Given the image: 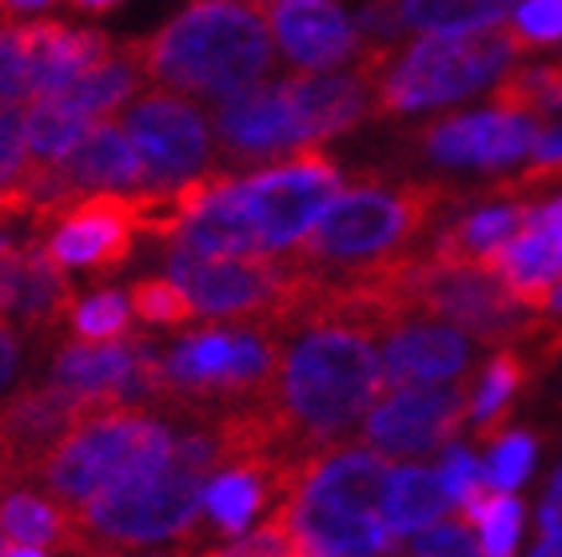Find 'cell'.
Here are the masks:
<instances>
[{"mask_svg":"<svg viewBox=\"0 0 562 557\" xmlns=\"http://www.w3.org/2000/svg\"><path fill=\"white\" fill-rule=\"evenodd\" d=\"M371 339L375 334L347 322H312L283 351L276 410L295 458L319 462L371 414L383 395V366Z\"/></svg>","mask_w":562,"mask_h":557,"instance_id":"6da1fadb","label":"cell"},{"mask_svg":"<svg viewBox=\"0 0 562 557\" xmlns=\"http://www.w3.org/2000/svg\"><path fill=\"white\" fill-rule=\"evenodd\" d=\"M212 470H224V451L204 407L184 422V434H176L172 454L160 466L132 474L72 510L76 534L68 554L100 557L120 546L136 549L172 542L195 530L204 514V490L212 482Z\"/></svg>","mask_w":562,"mask_h":557,"instance_id":"7a4b0ae2","label":"cell"},{"mask_svg":"<svg viewBox=\"0 0 562 557\" xmlns=\"http://www.w3.org/2000/svg\"><path fill=\"white\" fill-rule=\"evenodd\" d=\"M132 44L148 80L188 96L224 100L260 84L276 65V36L263 12L239 0H195L160 33Z\"/></svg>","mask_w":562,"mask_h":557,"instance_id":"3957f363","label":"cell"},{"mask_svg":"<svg viewBox=\"0 0 562 557\" xmlns=\"http://www.w3.org/2000/svg\"><path fill=\"white\" fill-rule=\"evenodd\" d=\"M447 204L451 192L443 183H356L331 200L319 224L288 255L312 275H356L403 255Z\"/></svg>","mask_w":562,"mask_h":557,"instance_id":"277c9868","label":"cell"},{"mask_svg":"<svg viewBox=\"0 0 562 557\" xmlns=\"http://www.w3.org/2000/svg\"><path fill=\"white\" fill-rule=\"evenodd\" d=\"M387 474V458L375 451H331L280 505L315 557H387L400 542L379 510Z\"/></svg>","mask_w":562,"mask_h":557,"instance_id":"5b68a950","label":"cell"},{"mask_svg":"<svg viewBox=\"0 0 562 557\" xmlns=\"http://www.w3.org/2000/svg\"><path fill=\"white\" fill-rule=\"evenodd\" d=\"M176 446L168 418L144 407H88L33 482L65 510H80L109 486L160 466Z\"/></svg>","mask_w":562,"mask_h":557,"instance_id":"8992f818","label":"cell"},{"mask_svg":"<svg viewBox=\"0 0 562 557\" xmlns=\"http://www.w3.org/2000/svg\"><path fill=\"white\" fill-rule=\"evenodd\" d=\"M519 56L507 24L479 33H431L403 53H391L375 80V116H407L435 104L475 96Z\"/></svg>","mask_w":562,"mask_h":557,"instance_id":"52a82bcc","label":"cell"},{"mask_svg":"<svg viewBox=\"0 0 562 557\" xmlns=\"http://www.w3.org/2000/svg\"><path fill=\"white\" fill-rule=\"evenodd\" d=\"M276 339L280 334L263 322H248L244 331H200L176 339L160 354L164 378L176 398L172 410L180 402L227 407L271 395L283 363V346Z\"/></svg>","mask_w":562,"mask_h":557,"instance_id":"ba28073f","label":"cell"},{"mask_svg":"<svg viewBox=\"0 0 562 557\" xmlns=\"http://www.w3.org/2000/svg\"><path fill=\"white\" fill-rule=\"evenodd\" d=\"M407 299L419 319L451 322L491 346L515 343L530 322V315H522V307L491 271L471 263H443L431 251L427 255L412 251L407 259Z\"/></svg>","mask_w":562,"mask_h":557,"instance_id":"9c48e42d","label":"cell"},{"mask_svg":"<svg viewBox=\"0 0 562 557\" xmlns=\"http://www.w3.org/2000/svg\"><path fill=\"white\" fill-rule=\"evenodd\" d=\"M36 231H48L44 247L60 268L116 275L132 259L140 236V192H92L72 204L33 219Z\"/></svg>","mask_w":562,"mask_h":557,"instance_id":"30bf717a","label":"cell"},{"mask_svg":"<svg viewBox=\"0 0 562 557\" xmlns=\"http://www.w3.org/2000/svg\"><path fill=\"white\" fill-rule=\"evenodd\" d=\"M239 192L260 227L263 251H292L339 195V168L324 151L303 148L271 172L244 175Z\"/></svg>","mask_w":562,"mask_h":557,"instance_id":"8fae6325","label":"cell"},{"mask_svg":"<svg viewBox=\"0 0 562 557\" xmlns=\"http://www.w3.org/2000/svg\"><path fill=\"white\" fill-rule=\"evenodd\" d=\"M124 132L144 160V187L164 192L192 180L212 160V132L207 116L192 100L172 92H148L128 107Z\"/></svg>","mask_w":562,"mask_h":557,"instance_id":"7c38bea8","label":"cell"},{"mask_svg":"<svg viewBox=\"0 0 562 557\" xmlns=\"http://www.w3.org/2000/svg\"><path fill=\"white\" fill-rule=\"evenodd\" d=\"M471 386H400L375 402L363 442L383 458H423L451 446L471 414Z\"/></svg>","mask_w":562,"mask_h":557,"instance_id":"4fadbf2b","label":"cell"},{"mask_svg":"<svg viewBox=\"0 0 562 557\" xmlns=\"http://www.w3.org/2000/svg\"><path fill=\"white\" fill-rule=\"evenodd\" d=\"M85 410L80 398L53 383L24 386L9 402H0V493L33 482L44 458L65 442Z\"/></svg>","mask_w":562,"mask_h":557,"instance_id":"5bb4252c","label":"cell"},{"mask_svg":"<svg viewBox=\"0 0 562 557\" xmlns=\"http://www.w3.org/2000/svg\"><path fill=\"white\" fill-rule=\"evenodd\" d=\"M212 128H216L220 151L232 163H268L283 151L307 148L283 80H260L216 100Z\"/></svg>","mask_w":562,"mask_h":557,"instance_id":"9a60e30c","label":"cell"},{"mask_svg":"<svg viewBox=\"0 0 562 557\" xmlns=\"http://www.w3.org/2000/svg\"><path fill=\"white\" fill-rule=\"evenodd\" d=\"M483 271H491L507 287L522 311H547L554 287L562 283V195L551 204L530 207L522 231L498 247Z\"/></svg>","mask_w":562,"mask_h":557,"instance_id":"2e32d148","label":"cell"},{"mask_svg":"<svg viewBox=\"0 0 562 557\" xmlns=\"http://www.w3.org/2000/svg\"><path fill=\"white\" fill-rule=\"evenodd\" d=\"M542 124L515 112H475V116L435 120L419 132L423 151L451 168H507L535 151Z\"/></svg>","mask_w":562,"mask_h":557,"instance_id":"e0dca14e","label":"cell"},{"mask_svg":"<svg viewBox=\"0 0 562 557\" xmlns=\"http://www.w3.org/2000/svg\"><path fill=\"white\" fill-rule=\"evenodd\" d=\"M351 65V72H303L283 80L307 148L351 132L375 112V72L363 60Z\"/></svg>","mask_w":562,"mask_h":557,"instance_id":"ac0fdd59","label":"cell"},{"mask_svg":"<svg viewBox=\"0 0 562 557\" xmlns=\"http://www.w3.org/2000/svg\"><path fill=\"white\" fill-rule=\"evenodd\" d=\"M268 29L283 56L307 72L347 65L368 44L336 0H280L268 12Z\"/></svg>","mask_w":562,"mask_h":557,"instance_id":"d6986e66","label":"cell"},{"mask_svg":"<svg viewBox=\"0 0 562 557\" xmlns=\"http://www.w3.org/2000/svg\"><path fill=\"white\" fill-rule=\"evenodd\" d=\"M383 390L400 386H431L454 378L471 359L467 334L451 322L439 319H412L400 322L391 334H383Z\"/></svg>","mask_w":562,"mask_h":557,"instance_id":"ffe728a7","label":"cell"},{"mask_svg":"<svg viewBox=\"0 0 562 557\" xmlns=\"http://www.w3.org/2000/svg\"><path fill=\"white\" fill-rule=\"evenodd\" d=\"M168 243H172L168 251H184V255H260V227L244 204L236 175H227Z\"/></svg>","mask_w":562,"mask_h":557,"instance_id":"44dd1931","label":"cell"},{"mask_svg":"<svg viewBox=\"0 0 562 557\" xmlns=\"http://www.w3.org/2000/svg\"><path fill=\"white\" fill-rule=\"evenodd\" d=\"M24 48H29V65H33V92L36 100L56 96L60 88H68L80 72L100 65L112 53V44L104 33L92 29H68L56 21H33L21 24Z\"/></svg>","mask_w":562,"mask_h":557,"instance_id":"7402d4cb","label":"cell"},{"mask_svg":"<svg viewBox=\"0 0 562 557\" xmlns=\"http://www.w3.org/2000/svg\"><path fill=\"white\" fill-rule=\"evenodd\" d=\"M72 307H76L72 278H68V271L48 255L41 231L33 227V236L24 243L21 275H16V299H12L9 319L21 322L24 331L56 334L65 327Z\"/></svg>","mask_w":562,"mask_h":557,"instance_id":"603a6c76","label":"cell"},{"mask_svg":"<svg viewBox=\"0 0 562 557\" xmlns=\"http://www.w3.org/2000/svg\"><path fill=\"white\" fill-rule=\"evenodd\" d=\"M144 80L140 56H136V44H124V48H112L100 65H92L88 72H80L68 88H60L53 100H60L65 107H72L76 116L100 124L104 116H112L116 107H124L136 88Z\"/></svg>","mask_w":562,"mask_h":557,"instance_id":"cb8c5ba5","label":"cell"},{"mask_svg":"<svg viewBox=\"0 0 562 557\" xmlns=\"http://www.w3.org/2000/svg\"><path fill=\"white\" fill-rule=\"evenodd\" d=\"M527 215H530V204H522V200H503L498 207H479V212L454 219L443 236L435 239L431 255L443 259V263H471V268H483L498 247L519 236L522 224H527Z\"/></svg>","mask_w":562,"mask_h":557,"instance_id":"d4e9b609","label":"cell"},{"mask_svg":"<svg viewBox=\"0 0 562 557\" xmlns=\"http://www.w3.org/2000/svg\"><path fill=\"white\" fill-rule=\"evenodd\" d=\"M76 522L72 510L56 505L48 493L16 490L0 493V537L12 546H36V549H65L72 546Z\"/></svg>","mask_w":562,"mask_h":557,"instance_id":"484cf974","label":"cell"},{"mask_svg":"<svg viewBox=\"0 0 562 557\" xmlns=\"http://www.w3.org/2000/svg\"><path fill=\"white\" fill-rule=\"evenodd\" d=\"M447 505H451V498H447L443 474L427 470V466H403V470L387 474L383 522L391 534H419L443 514Z\"/></svg>","mask_w":562,"mask_h":557,"instance_id":"4316f807","label":"cell"},{"mask_svg":"<svg viewBox=\"0 0 562 557\" xmlns=\"http://www.w3.org/2000/svg\"><path fill=\"white\" fill-rule=\"evenodd\" d=\"M530 375H535V363H530L515 343L491 359L487 371H483V383H479L475 398H471V414L479 418V427H475L479 442L495 446V442L507 434L510 398H515V390H519Z\"/></svg>","mask_w":562,"mask_h":557,"instance_id":"83f0119b","label":"cell"},{"mask_svg":"<svg viewBox=\"0 0 562 557\" xmlns=\"http://www.w3.org/2000/svg\"><path fill=\"white\" fill-rule=\"evenodd\" d=\"M92 128H97L92 120L76 116L72 107H65L60 100H53V96L33 100V107L24 112L29 168H53V163H60Z\"/></svg>","mask_w":562,"mask_h":557,"instance_id":"f1b7e54d","label":"cell"},{"mask_svg":"<svg viewBox=\"0 0 562 557\" xmlns=\"http://www.w3.org/2000/svg\"><path fill=\"white\" fill-rule=\"evenodd\" d=\"M515 0H400L403 29L415 33H479L495 29Z\"/></svg>","mask_w":562,"mask_h":557,"instance_id":"f546056e","label":"cell"},{"mask_svg":"<svg viewBox=\"0 0 562 557\" xmlns=\"http://www.w3.org/2000/svg\"><path fill=\"white\" fill-rule=\"evenodd\" d=\"M459 518L479 522V530H483V557H515V542H519V530H522L519 498H510L507 490L479 486L459 505Z\"/></svg>","mask_w":562,"mask_h":557,"instance_id":"4dcf8cb0","label":"cell"},{"mask_svg":"<svg viewBox=\"0 0 562 557\" xmlns=\"http://www.w3.org/2000/svg\"><path fill=\"white\" fill-rule=\"evenodd\" d=\"M495 112H515V116H535V112H559L562 107V65L519 68L498 80L491 92Z\"/></svg>","mask_w":562,"mask_h":557,"instance_id":"1f68e13d","label":"cell"},{"mask_svg":"<svg viewBox=\"0 0 562 557\" xmlns=\"http://www.w3.org/2000/svg\"><path fill=\"white\" fill-rule=\"evenodd\" d=\"M128 307L132 315H140L144 322H156V327H184V322L200 319L176 278H140L128 291Z\"/></svg>","mask_w":562,"mask_h":557,"instance_id":"d6a6232c","label":"cell"},{"mask_svg":"<svg viewBox=\"0 0 562 557\" xmlns=\"http://www.w3.org/2000/svg\"><path fill=\"white\" fill-rule=\"evenodd\" d=\"M128 315L132 307L120 291H100V295L85 299L80 307H72V331L85 343H112V339H124Z\"/></svg>","mask_w":562,"mask_h":557,"instance_id":"836d02e7","label":"cell"},{"mask_svg":"<svg viewBox=\"0 0 562 557\" xmlns=\"http://www.w3.org/2000/svg\"><path fill=\"white\" fill-rule=\"evenodd\" d=\"M204 557H315V554L295 537L292 522L283 514V505H276V514H271L256 534L239 537V542H232V546H224V549H212V554H204Z\"/></svg>","mask_w":562,"mask_h":557,"instance_id":"e575fe53","label":"cell"},{"mask_svg":"<svg viewBox=\"0 0 562 557\" xmlns=\"http://www.w3.org/2000/svg\"><path fill=\"white\" fill-rule=\"evenodd\" d=\"M510 41L522 48L562 41V0H522L507 24Z\"/></svg>","mask_w":562,"mask_h":557,"instance_id":"d590c367","label":"cell"},{"mask_svg":"<svg viewBox=\"0 0 562 557\" xmlns=\"http://www.w3.org/2000/svg\"><path fill=\"white\" fill-rule=\"evenodd\" d=\"M530 466H535V439L519 430V434H503V439L495 442L483 478H487L491 490L510 493L530 474Z\"/></svg>","mask_w":562,"mask_h":557,"instance_id":"8d00e7d4","label":"cell"},{"mask_svg":"<svg viewBox=\"0 0 562 557\" xmlns=\"http://www.w3.org/2000/svg\"><path fill=\"white\" fill-rule=\"evenodd\" d=\"M415 557H483V546H475L471 522L467 518H447V522L427 525L412 542Z\"/></svg>","mask_w":562,"mask_h":557,"instance_id":"74e56055","label":"cell"},{"mask_svg":"<svg viewBox=\"0 0 562 557\" xmlns=\"http://www.w3.org/2000/svg\"><path fill=\"white\" fill-rule=\"evenodd\" d=\"M29 172L21 104H0V187H16Z\"/></svg>","mask_w":562,"mask_h":557,"instance_id":"f35d334b","label":"cell"},{"mask_svg":"<svg viewBox=\"0 0 562 557\" xmlns=\"http://www.w3.org/2000/svg\"><path fill=\"white\" fill-rule=\"evenodd\" d=\"M443 486H447V498L459 505H463L479 486H487V478H483L475 466V454L463 451V446H451L443 458Z\"/></svg>","mask_w":562,"mask_h":557,"instance_id":"ab89813d","label":"cell"},{"mask_svg":"<svg viewBox=\"0 0 562 557\" xmlns=\"http://www.w3.org/2000/svg\"><path fill=\"white\" fill-rule=\"evenodd\" d=\"M359 36L371 44H391L403 33V12L400 0H368L363 12H359Z\"/></svg>","mask_w":562,"mask_h":557,"instance_id":"60d3db41","label":"cell"},{"mask_svg":"<svg viewBox=\"0 0 562 557\" xmlns=\"http://www.w3.org/2000/svg\"><path fill=\"white\" fill-rule=\"evenodd\" d=\"M16 366H21V339H16L9 319H0V390L12 383Z\"/></svg>","mask_w":562,"mask_h":557,"instance_id":"b9f144b4","label":"cell"},{"mask_svg":"<svg viewBox=\"0 0 562 557\" xmlns=\"http://www.w3.org/2000/svg\"><path fill=\"white\" fill-rule=\"evenodd\" d=\"M539 522H542V530H547V534H559L562 537V470L554 474L551 490H547V502H542Z\"/></svg>","mask_w":562,"mask_h":557,"instance_id":"7bdbcfd3","label":"cell"},{"mask_svg":"<svg viewBox=\"0 0 562 557\" xmlns=\"http://www.w3.org/2000/svg\"><path fill=\"white\" fill-rule=\"evenodd\" d=\"M53 0H0V16H12V12H33V9H48Z\"/></svg>","mask_w":562,"mask_h":557,"instance_id":"ee69618b","label":"cell"},{"mask_svg":"<svg viewBox=\"0 0 562 557\" xmlns=\"http://www.w3.org/2000/svg\"><path fill=\"white\" fill-rule=\"evenodd\" d=\"M530 557H562V537L559 534H547L539 546H535V554H530Z\"/></svg>","mask_w":562,"mask_h":557,"instance_id":"f6af8a7d","label":"cell"},{"mask_svg":"<svg viewBox=\"0 0 562 557\" xmlns=\"http://www.w3.org/2000/svg\"><path fill=\"white\" fill-rule=\"evenodd\" d=\"M4 557H48V554L36 546H12V542H4Z\"/></svg>","mask_w":562,"mask_h":557,"instance_id":"bcb514c9","label":"cell"},{"mask_svg":"<svg viewBox=\"0 0 562 557\" xmlns=\"http://www.w3.org/2000/svg\"><path fill=\"white\" fill-rule=\"evenodd\" d=\"M68 4H76V9H85V12H109L116 0H68Z\"/></svg>","mask_w":562,"mask_h":557,"instance_id":"7dc6e473","label":"cell"},{"mask_svg":"<svg viewBox=\"0 0 562 557\" xmlns=\"http://www.w3.org/2000/svg\"><path fill=\"white\" fill-rule=\"evenodd\" d=\"M100 557H120V554H116V549H109V554H100ZM160 557H188V554L180 549V554H160Z\"/></svg>","mask_w":562,"mask_h":557,"instance_id":"c3c4849f","label":"cell"},{"mask_svg":"<svg viewBox=\"0 0 562 557\" xmlns=\"http://www.w3.org/2000/svg\"><path fill=\"white\" fill-rule=\"evenodd\" d=\"M0 557H4V537H0Z\"/></svg>","mask_w":562,"mask_h":557,"instance_id":"681fc988","label":"cell"},{"mask_svg":"<svg viewBox=\"0 0 562 557\" xmlns=\"http://www.w3.org/2000/svg\"><path fill=\"white\" fill-rule=\"evenodd\" d=\"M276 4H280V0H276Z\"/></svg>","mask_w":562,"mask_h":557,"instance_id":"f907efd6","label":"cell"}]
</instances>
